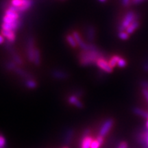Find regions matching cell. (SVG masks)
<instances>
[{
	"label": "cell",
	"instance_id": "1",
	"mask_svg": "<svg viewBox=\"0 0 148 148\" xmlns=\"http://www.w3.org/2000/svg\"><path fill=\"white\" fill-rule=\"evenodd\" d=\"M102 51L98 50L82 51L79 55V62L81 66H90L95 64L99 58L103 57Z\"/></svg>",
	"mask_w": 148,
	"mask_h": 148
},
{
	"label": "cell",
	"instance_id": "2",
	"mask_svg": "<svg viewBox=\"0 0 148 148\" xmlns=\"http://www.w3.org/2000/svg\"><path fill=\"white\" fill-rule=\"evenodd\" d=\"M136 12L134 11H129L125 14L124 18L122 20L121 25L118 26V32H123L126 30L127 27L130 25L131 23L135 21V16H136Z\"/></svg>",
	"mask_w": 148,
	"mask_h": 148
},
{
	"label": "cell",
	"instance_id": "3",
	"mask_svg": "<svg viewBox=\"0 0 148 148\" xmlns=\"http://www.w3.org/2000/svg\"><path fill=\"white\" fill-rule=\"evenodd\" d=\"M36 47L34 46V38L32 35H29L27 38L26 42V51H27V57L28 59L29 62H32L34 61V52Z\"/></svg>",
	"mask_w": 148,
	"mask_h": 148
},
{
	"label": "cell",
	"instance_id": "4",
	"mask_svg": "<svg viewBox=\"0 0 148 148\" xmlns=\"http://www.w3.org/2000/svg\"><path fill=\"white\" fill-rule=\"evenodd\" d=\"M114 125V119L109 118V119H106L104 121V123H103V125H101L100 130H99V135L105 137L107 134H108V132H110V130L112 128V127Z\"/></svg>",
	"mask_w": 148,
	"mask_h": 148
},
{
	"label": "cell",
	"instance_id": "5",
	"mask_svg": "<svg viewBox=\"0 0 148 148\" xmlns=\"http://www.w3.org/2000/svg\"><path fill=\"white\" fill-rule=\"evenodd\" d=\"M95 65L97 66L99 69L102 70L103 71L106 72V73H110L113 71V68H112L109 64V62L105 59L103 57L99 58L96 62Z\"/></svg>",
	"mask_w": 148,
	"mask_h": 148
},
{
	"label": "cell",
	"instance_id": "6",
	"mask_svg": "<svg viewBox=\"0 0 148 148\" xmlns=\"http://www.w3.org/2000/svg\"><path fill=\"white\" fill-rule=\"evenodd\" d=\"M51 75L53 77H54L56 79H65L69 77V74L67 72L62 71V70L55 69L51 72Z\"/></svg>",
	"mask_w": 148,
	"mask_h": 148
},
{
	"label": "cell",
	"instance_id": "7",
	"mask_svg": "<svg viewBox=\"0 0 148 148\" xmlns=\"http://www.w3.org/2000/svg\"><path fill=\"white\" fill-rule=\"evenodd\" d=\"M1 34L4 38H6L7 41L11 42H14L15 41L16 35L14 31H9V30H3L1 29Z\"/></svg>",
	"mask_w": 148,
	"mask_h": 148
},
{
	"label": "cell",
	"instance_id": "8",
	"mask_svg": "<svg viewBox=\"0 0 148 148\" xmlns=\"http://www.w3.org/2000/svg\"><path fill=\"white\" fill-rule=\"evenodd\" d=\"M96 36V31L95 27L92 25H89L88 26L87 29H86V38L90 43H92L94 40H95Z\"/></svg>",
	"mask_w": 148,
	"mask_h": 148
},
{
	"label": "cell",
	"instance_id": "9",
	"mask_svg": "<svg viewBox=\"0 0 148 148\" xmlns=\"http://www.w3.org/2000/svg\"><path fill=\"white\" fill-rule=\"evenodd\" d=\"M68 101L69 103L73 105L75 107L78 108H82L84 107L82 102H81V101L78 99V97H76L75 95H71L68 97Z\"/></svg>",
	"mask_w": 148,
	"mask_h": 148
},
{
	"label": "cell",
	"instance_id": "10",
	"mask_svg": "<svg viewBox=\"0 0 148 148\" xmlns=\"http://www.w3.org/2000/svg\"><path fill=\"white\" fill-rule=\"evenodd\" d=\"M4 16H6L7 17L10 18L12 20H15V21L19 20V13L15 12L14 10H12V9L9 8L5 10Z\"/></svg>",
	"mask_w": 148,
	"mask_h": 148
},
{
	"label": "cell",
	"instance_id": "11",
	"mask_svg": "<svg viewBox=\"0 0 148 148\" xmlns=\"http://www.w3.org/2000/svg\"><path fill=\"white\" fill-rule=\"evenodd\" d=\"M14 71H15V73L17 74V75H18L19 76H21L22 77H23V78L26 79H33V76L32 75V74L29 73V72L25 71V70L22 69L21 68L18 67V66H17V67L16 68V69L14 70Z\"/></svg>",
	"mask_w": 148,
	"mask_h": 148
},
{
	"label": "cell",
	"instance_id": "12",
	"mask_svg": "<svg viewBox=\"0 0 148 148\" xmlns=\"http://www.w3.org/2000/svg\"><path fill=\"white\" fill-rule=\"evenodd\" d=\"M33 4H34V0H26L23 5H21L19 8H16L18 12L21 13V12H23L25 11L29 10L32 6Z\"/></svg>",
	"mask_w": 148,
	"mask_h": 148
},
{
	"label": "cell",
	"instance_id": "13",
	"mask_svg": "<svg viewBox=\"0 0 148 148\" xmlns=\"http://www.w3.org/2000/svg\"><path fill=\"white\" fill-rule=\"evenodd\" d=\"M92 140L93 139L89 135L82 138V141L80 143V148H90V145H91Z\"/></svg>",
	"mask_w": 148,
	"mask_h": 148
},
{
	"label": "cell",
	"instance_id": "14",
	"mask_svg": "<svg viewBox=\"0 0 148 148\" xmlns=\"http://www.w3.org/2000/svg\"><path fill=\"white\" fill-rule=\"evenodd\" d=\"M140 26V22L139 21H134L133 23H132L130 25H129L128 27H127L126 29V32L128 34H132L133 32H135V31L137 29L138 27Z\"/></svg>",
	"mask_w": 148,
	"mask_h": 148
},
{
	"label": "cell",
	"instance_id": "15",
	"mask_svg": "<svg viewBox=\"0 0 148 148\" xmlns=\"http://www.w3.org/2000/svg\"><path fill=\"white\" fill-rule=\"evenodd\" d=\"M132 111L136 115L142 116V117L145 118V119H148V112H146L145 110H143V109L138 108V107H134L132 108Z\"/></svg>",
	"mask_w": 148,
	"mask_h": 148
},
{
	"label": "cell",
	"instance_id": "16",
	"mask_svg": "<svg viewBox=\"0 0 148 148\" xmlns=\"http://www.w3.org/2000/svg\"><path fill=\"white\" fill-rule=\"evenodd\" d=\"M25 86H26L29 89H35L38 86L36 81H35L33 79H26L25 82Z\"/></svg>",
	"mask_w": 148,
	"mask_h": 148
},
{
	"label": "cell",
	"instance_id": "17",
	"mask_svg": "<svg viewBox=\"0 0 148 148\" xmlns=\"http://www.w3.org/2000/svg\"><path fill=\"white\" fill-rule=\"evenodd\" d=\"M66 40L71 47L75 48L77 46L76 40H75V39L74 38V37L72 34H68L67 35H66Z\"/></svg>",
	"mask_w": 148,
	"mask_h": 148
},
{
	"label": "cell",
	"instance_id": "18",
	"mask_svg": "<svg viewBox=\"0 0 148 148\" xmlns=\"http://www.w3.org/2000/svg\"><path fill=\"white\" fill-rule=\"evenodd\" d=\"M40 62H41V59H40V51L38 48H36V49H35V52H34V61H33V63L35 64V66H39L40 64Z\"/></svg>",
	"mask_w": 148,
	"mask_h": 148
},
{
	"label": "cell",
	"instance_id": "19",
	"mask_svg": "<svg viewBox=\"0 0 148 148\" xmlns=\"http://www.w3.org/2000/svg\"><path fill=\"white\" fill-rule=\"evenodd\" d=\"M10 54L12 56V60L16 62V64H17V65H22V64H23V60H22L21 57L17 54V53H16L15 50L10 52Z\"/></svg>",
	"mask_w": 148,
	"mask_h": 148
},
{
	"label": "cell",
	"instance_id": "20",
	"mask_svg": "<svg viewBox=\"0 0 148 148\" xmlns=\"http://www.w3.org/2000/svg\"><path fill=\"white\" fill-rule=\"evenodd\" d=\"M73 130L69 129L66 130V134L65 136H64V143H65L66 145H67V144L71 143V138L73 137Z\"/></svg>",
	"mask_w": 148,
	"mask_h": 148
},
{
	"label": "cell",
	"instance_id": "21",
	"mask_svg": "<svg viewBox=\"0 0 148 148\" xmlns=\"http://www.w3.org/2000/svg\"><path fill=\"white\" fill-rule=\"evenodd\" d=\"M120 58H121V56H118V55L112 56L111 57V58H110V60H109V61H108L109 64H110L111 67L112 68L115 67V66L117 65V62Z\"/></svg>",
	"mask_w": 148,
	"mask_h": 148
},
{
	"label": "cell",
	"instance_id": "22",
	"mask_svg": "<svg viewBox=\"0 0 148 148\" xmlns=\"http://www.w3.org/2000/svg\"><path fill=\"white\" fill-rule=\"evenodd\" d=\"M16 67H17V64H16V62L14 61H8L5 64V68L8 70H10V71H11V70L14 71Z\"/></svg>",
	"mask_w": 148,
	"mask_h": 148
},
{
	"label": "cell",
	"instance_id": "23",
	"mask_svg": "<svg viewBox=\"0 0 148 148\" xmlns=\"http://www.w3.org/2000/svg\"><path fill=\"white\" fill-rule=\"evenodd\" d=\"M26 0H12L11 1V5L15 8H19L21 5L24 4Z\"/></svg>",
	"mask_w": 148,
	"mask_h": 148
},
{
	"label": "cell",
	"instance_id": "24",
	"mask_svg": "<svg viewBox=\"0 0 148 148\" xmlns=\"http://www.w3.org/2000/svg\"><path fill=\"white\" fill-rule=\"evenodd\" d=\"M130 34H127L126 31H123V32H120L118 33V36L121 40H126L129 38Z\"/></svg>",
	"mask_w": 148,
	"mask_h": 148
},
{
	"label": "cell",
	"instance_id": "25",
	"mask_svg": "<svg viewBox=\"0 0 148 148\" xmlns=\"http://www.w3.org/2000/svg\"><path fill=\"white\" fill-rule=\"evenodd\" d=\"M117 66L120 68H124L127 66V61L125 60L124 58H121L119 59V61L117 62Z\"/></svg>",
	"mask_w": 148,
	"mask_h": 148
},
{
	"label": "cell",
	"instance_id": "26",
	"mask_svg": "<svg viewBox=\"0 0 148 148\" xmlns=\"http://www.w3.org/2000/svg\"><path fill=\"white\" fill-rule=\"evenodd\" d=\"M101 145L99 144V142L97 141V140H93L92 141L91 145H90V148H99L100 147Z\"/></svg>",
	"mask_w": 148,
	"mask_h": 148
},
{
	"label": "cell",
	"instance_id": "27",
	"mask_svg": "<svg viewBox=\"0 0 148 148\" xmlns=\"http://www.w3.org/2000/svg\"><path fill=\"white\" fill-rule=\"evenodd\" d=\"M5 139L1 134H0V148H5Z\"/></svg>",
	"mask_w": 148,
	"mask_h": 148
},
{
	"label": "cell",
	"instance_id": "28",
	"mask_svg": "<svg viewBox=\"0 0 148 148\" xmlns=\"http://www.w3.org/2000/svg\"><path fill=\"white\" fill-rule=\"evenodd\" d=\"M140 85L144 89L148 90V80H142L140 82Z\"/></svg>",
	"mask_w": 148,
	"mask_h": 148
},
{
	"label": "cell",
	"instance_id": "29",
	"mask_svg": "<svg viewBox=\"0 0 148 148\" xmlns=\"http://www.w3.org/2000/svg\"><path fill=\"white\" fill-rule=\"evenodd\" d=\"M131 1H132V0H121V4L125 7L128 6V5L131 3Z\"/></svg>",
	"mask_w": 148,
	"mask_h": 148
},
{
	"label": "cell",
	"instance_id": "30",
	"mask_svg": "<svg viewBox=\"0 0 148 148\" xmlns=\"http://www.w3.org/2000/svg\"><path fill=\"white\" fill-rule=\"evenodd\" d=\"M96 140H97L99 143V144L101 145L103 143V142H104V137L100 136V135H98V136L97 137V138H96Z\"/></svg>",
	"mask_w": 148,
	"mask_h": 148
},
{
	"label": "cell",
	"instance_id": "31",
	"mask_svg": "<svg viewBox=\"0 0 148 148\" xmlns=\"http://www.w3.org/2000/svg\"><path fill=\"white\" fill-rule=\"evenodd\" d=\"M142 93H143V95H144V97H145V99L148 102V90L143 88V89H142Z\"/></svg>",
	"mask_w": 148,
	"mask_h": 148
},
{
	"label": "cell",
	"instance_id": "32",
	"mask_svg": "<svg viewBox=\"0 0 148 148\" xmlns=\"http://www.w3.org/2000/svg\"><path fill=\"white\" fill-rule=\"evenodd\" d=\"M118 148H127V144L126 142L123 141L121 143H119V146H118Z\"/></svg>",
	"mask_w": 148,
	"mask_h": 148
},
{
	"label": "cell",
	"instance_id": "33",
	"mask_svg": "<svg viewBox=\"0 0 148 148\" xmlns=\"http://www.w3.org/2000/svg\"><path fill=\"white\" fill-rule=\"evenodd\" d=\"M145 1V0H132L131 1V3L134 5H136V4H139V3H142L143 1Z\"/></svg>",
	"mask_w": 148,
	"mask_h": 148
},
{
	"label": "cell",
	"instance_id": "34",
	"mask_svg": "<svg viewBox=\"0 0 148 148\" xmlns=\"http://www.w3.org/2000/svg\"><path fill=\"white\" fill-rule=\"evenodd\" d=\"M143 70L145 72H148V60L146 61L143 65Z\"/></svg>",
	"mask_w": 148,
	"mask_h": 148
},
{
	"label": "cell",
	"instance_id": "35",
	"mask_svg": "<svg viewBox=\"0 0 148 148\" xmlns=\"http://www.w3.org/2000/svg\"><path fill=\"white\" fill-rule=\"evenodd\" d=\"M5 41V39H4V37L3 36L2 34H0V45L1 44H2Z\"/></svg>",
	"mask_w": 148,
	"mask_h": 148
},
{
	"label": "cell",
	"instance_id": "36",
	"mask_svg": "<svg viewBox=\"0 0 148 148\" xmlns=\"http://www.w3.org/2000/svg\"><path fill=\"white\" fill-rule=\"evenodd\" d=\"M143 147L144 148H148V136L147 137V139H146V140H145V143H144Z\"/></svg>",
	"mask_w": 148,
	"mask_h": 148
},
{
	"label": "cell",
	"instance_id": "37",
	"mask_svg": "<svg viewBox=\"0 0 148 148\" xmlns=\"http://www.w3.org/2000/svg\"><path fill=\"white\" fill-rule=\"evenodd\" d=\"M146 129L148 130V119L146 121Z\"/></svg>",
	"mask_w": 148,
	"mask_h": 148
},
{
	"label": "cell",
	"instance_id": "38",
	"mask_svg": "<svg viewBox=\"0 0 148 148\" xmlns=\"http://www.w3.org/2000/svg\"><path fill=\"white\" fill-rule=\"evenodd\" d=\"M99 1H101V2H104L105 1H106V0H99Z\"/></svg>",
	"mask_w": 148,
	"mask_h": 148
},
{
	"label": "cell",
	"instance_id": "39",
	"mask_svg": "<svg viewBox=\"0 0 148 148\" xmlns=\"http://www.w3.org/2000/svg\"><path fill=\"white\" fill-rule=\"evenodd\" d=\"M63 148H69V147H64Z\"/></svg>",
	"mask_w": 148,
	"mask_h": 148
},
{
	"label": "cell",
	"instance_id": "40",
	"mask_svg": "<svg viewBox=\"0 0 148 148\" xmlns=\"http://www.w3.org/2000/svg\"><path fill=\"white\" fill-rule=\"evenodd\" d=\"M61 1H64V0H61Z\"/></svg>",
	"mask_w": 148,
	"mask_h": 148
}]
</instances>
